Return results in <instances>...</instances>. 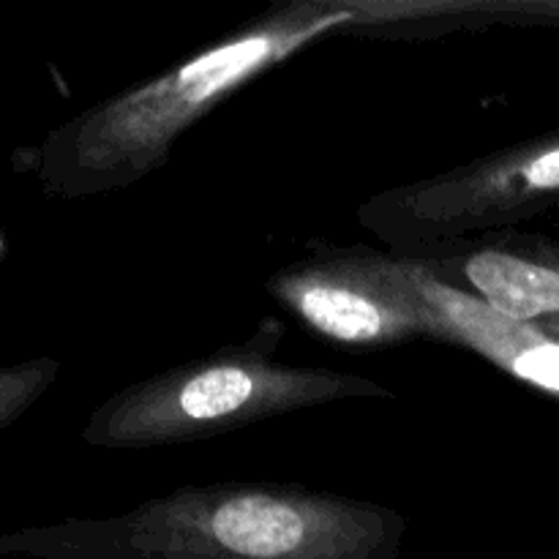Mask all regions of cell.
<instances>
[{"label":"cell","mask_w":559,"mask_h":559,"mask_svg":"<svg viewBox=\"0 0 559 559\" xmlns=\"http://www.w3.org/2000/svg\"><path fill=\"white\" fill-rule=\"evenodd\" d=\"M407 519L371 500L224 480L66 527L60 559H399Z\"/></svg>","instance_id":"obj_1"},{"label":"cell","mask_w":559,"mask_h":559,"mask_svg":"<svg viewBox=\"0 0 559 559\" xmlns=\"http://www.w3.org/2000/svg\"><path fill=\"white\" fill-rule=\"evenodd\" d=\"M265 287L317 336L338 347L388 349L426 338L424 317L399 287L382 251L311 243Z\"/></svg>","instance_id":"obj_4"},{"label":"cell","mask_w":559,"mask_h":559,"mask_svg":"<svg viewBox=\"0 0 559 559\" xmlns=\"http://www.w3.org/2000/svg\"><path fill=\"white\" fill-rule=\"evenodd\" d=\"M358 27V0L276 3L183 63L115 93L60 140V173L74 194L120 191L162 169L186 131L235 91L300 49Z\"/></svg>","instance_id":"obj_2"},{"label":"cell","mask_w":559,"mask_h":559,"mask_svg":"<svg viewBox=\"0 0 559 559\" xmlns=\"http://www.w3.org/2000/svg\"><path fill=\"white\" fill-rule=\"evenodd\" d=\"M282 336V322L267 317L246 342L131 382L96 409L87 442L118 451L186 445L322 404L396 396L369 377L278 364Z\"/></svg>","instance_id":"obj_3"},{"label":"cell","mask_w":559,"mask_h":559,"mask_svg":"<svg viewBox=\"0 0 559 559\" xmlns=\"http://www.w3.org/2000/svg\"><path fill=\"white\" fill-rule=\"evenodd\" d=\"M388 265L426 322V338L459 344L527 385L559 396V342L535 322H522L426 273L413 257L388 251Z\"/></svg>","instance_id":"obj_5"}]
</instances>
